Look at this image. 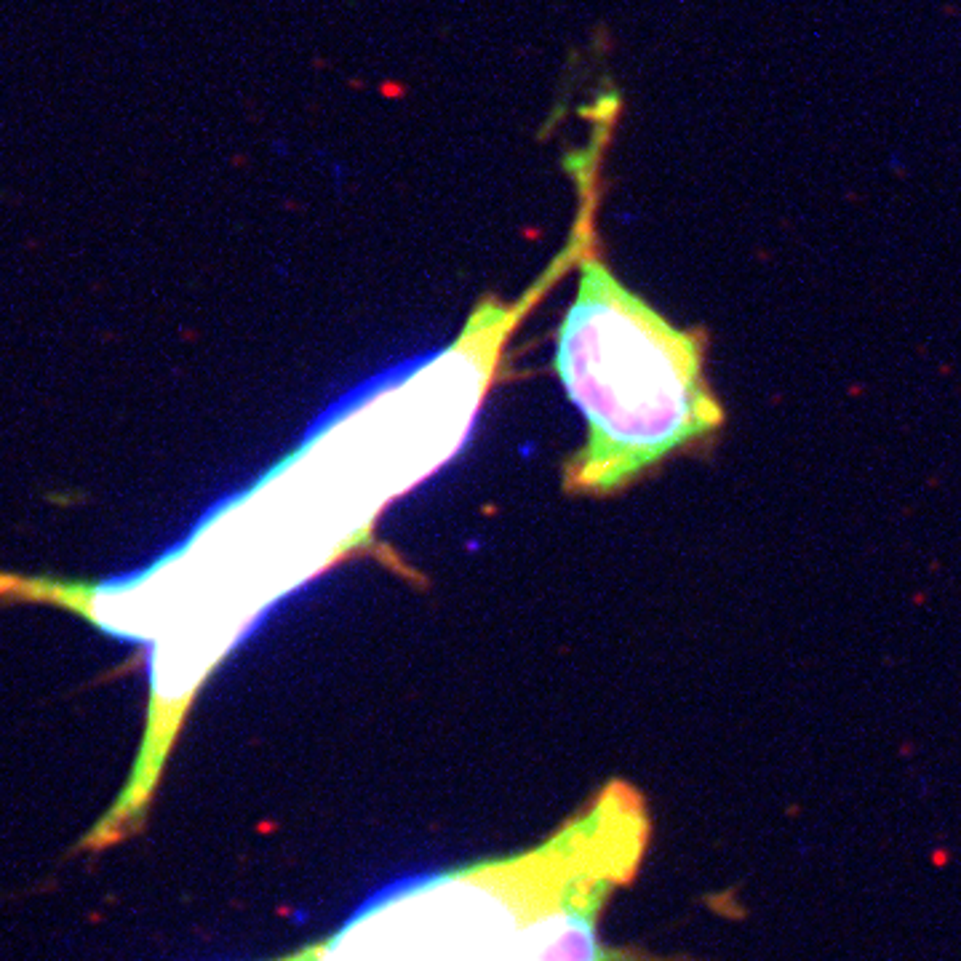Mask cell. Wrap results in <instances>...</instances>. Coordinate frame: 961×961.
I'll list each match as a JSON object with an SVG mask.
<instances>
[{
  "mask_svg": "<svg viewBox=\"0 0 961 961\" xmlns=\"http://www.w3.org/2000/svg\"><path fill=\"white\" fill-rule=\"evenodd\" d=\"M535 299H481L457 339L356 393L283 462L209 511L137 571L67 579L0 569V606H48L147 649V702L129 780L75 852L142 833L198 694L280 598L374 543L399 497L468 441L505 342Z\"/></svg>",
  "mask_w": 961,
  "mask_h": 961,
  "instance_id": "obj_1",
  "label": "cell"
},
{
  "mask_svg": "<svg viewBox=\"0 0 961 961\" xmlns=\"http://www.w3.org/2000/svg\"><path fill=\"white\" fill-rule=\"evenodd\" d=\"M705 334L682 329L631 291L590 244L555 331L553 369L585 416V441L561 465L577 497L631 489L668 459L708 446L724 407L705 372Z\"/></svg>",
  "mask_w": 961,
  "mask_h": 961,
  "instance_id": "obj_2",
  "label": "cell"
},
{
  "mask_svg": "<svg viewBox=\"0 0 961 961\" xmlns=\"http://www.w3.org/2000/svg\"><path fill=\"white\" fill-rule=\"evenodd\" d=\"M318 954H321V940H315V943H310V946H305V948H299V951H294L288 957H280V959L273 961H318Z\"/></svg>",
  "mask_w": 961,
  "mask_h": 961,
  "instance_id": "obj_3",
  "label": "cell"
}]
</instances>
